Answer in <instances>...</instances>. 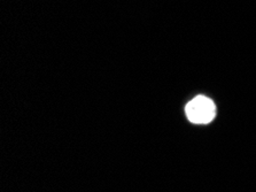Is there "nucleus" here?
I'll use <instances>...</instances> for the list:
<instances>
[{
    "instance_id": "nucleus-1",
    "label": "nucleus",
    "mask_w": 256,
    "mask_h": 192,
    "mask_svg": "<svg viewBox=\"0 0 256 192\" xmlns=\"http://www.w3.org/2000/svg\"><path fill=\"white\" fill-rule=\"evenodd\" d=\"M187 119L195 124H206L214 120L216 115V106L211 99L198 96L187 104L185 108Z\"/></svg>"
}]
</instances>
